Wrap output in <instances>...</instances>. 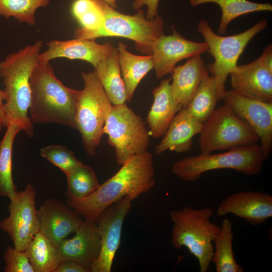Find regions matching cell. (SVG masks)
I'll use <instances>...</instances> for the list:
<instances>
[{
    "label": "cell",
    "instance_id": "obj_15",
    "mask_svg": "<svg viewBox=\"0 0 272 272\" xmlns=\"http://www.w3.org/2000/svg\"><path fill=\"white\" fill-rule=\"evenodd\" d=\"M172 34L160 36L152 45V55L156 76L158 79L171 74L179 61L208 52L206 42H197L182 37L172 26Z\"/></svg>",
    "mask_w": 272,
    "mask_h": 272
},
{
    "label": "cell",
    "instance_id": "obj_4",
    "mask_svg": "<svg viewBox=\"0 0 272 272\" xmlns=\"http://www.w3.org/2000/svg\"><path fill=\"white\" fill-rule=\"evenodd\" d=\"M103 16L102 25L94 30L77 28L74 38L94 39L102 37L116 36L134 41L138 51L148 55L152 54L153 42L163 34L164 23L158 15L153 20H148L141 9L133 15L121 13L103 0H94Z\"/></svg>",
    "mask_w": 272,
    "mask_h": 272
},
{
    "label": "cell",
    "instance_id": "obj_28",
    "mask_svg": "<svg viewBox=\"0 0 272 272\" xmlns=\"http://www.w3.org/2000/svg\"><path fill=\"white\" fill-rule=\"evenodd\" d=\"M218 101L217 80L209 74L201 82L185 108L190 115L203 123L216 109Z\"/></svg>",
    "mask_w": 272,
    "mask_h": 272
},
{
    "label": "cell",
    "instance_id": "obj_27",
    "mask_svg": "<svg viewBox=\"0 0 272 272\" xmlns=\"http://www.w3.org/2000/svg\"><path fill=\"white\" fill-rule=\"evenodd\" d=\"M24 250L35 272H54L61 262L57 246L40 231Z\"/></svg>",
    "mask_w": 272,
    "mask_h": 272
},
{
    "label": "cell",
    "instance_id": "obj_30",
    "mask_svg": "<svg viewBox=\"0 0 272 272\" xmlns=\"http://www.w3.org/2000/svg\"><path fill=\"white\" fill-rule=\"evenodd\" d=\"M65 176L67 188L65 194L67 198L78 199L86 197L100 186L93 168L82 163Z\"/></svg>",
    "mask_w": 272,
    "mask_h": 272
},
{
    "label": "cell",
    "instance_id": "obj_8",
    "mask_svg": "<svg viewBox=\"0 0 272 272\" xmlns=\"http://www.w3.org/2000/svg\"><path fill=\"white\" fill-rule=\"evenodd\" d=\"M267 26L266 19H262L249 29L240 33L224 36L217 34L207 20H200L197 31L203 37L208 45L209 52L214 58L213 63L206 66L209 74L217 80L218 100L221 101L226 91L225 84L228 76L237 65V61L248 42Z\"/></svg>",
    "mask_w": 272,
    "mask_h": 272
},
{
    "label": "cell",
    "instance_id": "obj_5",
    "mask_svg": "<svg viewBox=\"0 0 272 272\" xmlns=\"http://www.w3.org/2000/svg\"><path fill=\"white\" fill-rule=\"evenodd\" d=\"M212 208L186 207L170 211L173 223L171 243L173 247H185L198 260L200 272L209 270L214 247V238L220 225L211 221Z\"/></svg>",
    "mask_w": 272,
    "mask_h": 272
},
{
    "label": "cell",
    "instance_id": "obj_31",
    "mask_svg": "<svg viewBox=\"0 0 272 272\" xmlns=\"http://www.w3.org/2000/svg\"><path fill=\"white\" fill-rule=\"evenodd\" d=\"M50 3V0H0V16L6 19L13 17L20 23L34 26L36 11Z\"/></svg>",
    "mask_w": 272,
    "mask_h": 272
},
{
    "label": "cell",
    "instance_id": "obj_11",
    "mask_svg": "<svg viewBox=\"0 0 272 272\" xmlns=\"http://www.w3.org/2000/svg\"><path fill=\"white\" fill-rule=\"evenodd\" d=\"M36 190L30 183L18 191L15 200L10 201L9 216L0 222V228L13 241L14 247L24 250L40 230L36 208Z\"/></svg>",
    "mask_w": 272,
    "mask_h": 272
},
{
    "label": "cell",
    "instance_id": "obj_37",
    "mask_svg": "<svg viewBox=\"0 0 272 272\" xmlns=\"http://www.w3.org/2000/svg\"><path fill=\"white\" fill-rule=\"evenodd\" d=\"M7 96L4 91L0 89V131L7 126V122L4 109V103Z\"/></svg>",
    "mask_w": 272,
    "mask_h": 272
},
{
    "label": "cell",
    "instance_id": "obj_17",
    "mask_svg": "<svg viewBox=\"0 0 272 272\" xmlns=\"http://www.w3.org/2000/svg\"><path fill=\"white\" fill-rule=\"evenodd\" d=\"M40 230L57 246L78 230L82 217L57 198L48 199L37 210Z\"/></svg>",
    "mask_w": 272,
    "mask_h": 272
},
{
    "label": "cell",
    "instance_id": "obj_21",
    "mask_svg": "<svg viewBox=\"0 0 272 272\" xmlns=\"http://www.w3.org/2000/svg\"><path fill=\"white\" fill-rule=\"evenodd\" d=\"M202 123L182 108L173 117L163 138L155 148V153L161 155L167 150L178 153L189 151L192 138L199 134Z\"/></svg>",
    "mask_w": 272,
    "mask_h": 272
},
{
    "label": "cell",
    "instance_id": "obj_22",
    "mask_svg": "<svg viewBox=\"0 0 272 272\" xmlns=\"http://www.w3.org/2000/svg\"><path fill=\"white\" fill-rule=\"evenodd\" d=\"M170 79L162 80L152 92L154 102L148 114L149 134L154 138L163 137L175 115L183 108L173 98Z\"/></svg>",
    "mask_w": 272,
    "mask_h": 272
},
{
    "label": "cell",
    "instance_id": "obj_14",
    "mask_svg": "<svg viewBox=\"0 0 272 272\" xmlns=\"http://www.w3.org/2000/svg\"><path fill=\"white\" fill-rule=\"evenodd\" d=\"M222 100L257 134L267 159L272 150V102L249 98L233 90L226 91Z\"/></svg>",
    "mask_w": 272,
    "mask_h": 272
},
{
    "label": "cell",
    "instance_id": "obj_33",
    "mask_svg": "<svg viewBox=\"0 0 272 272\" xmlns=\"http://www.w3.org/2000/svg\"><path fill=\"white\" fill-rule=\"evenodd\" d=\"M40 155L66 175L82 163L67 147L50 145L40 149Z\"/></svg>",
    "mask_w": 272,
    "mask_h": 272
},
{
    "label": "cell",
    "instance_id": "obj_6",
    "mask_svg": "<svg viewBox=\"0 0 272 272\" xmlns=\"http://www.w3.org/2000/svg\"><path fill=\"white\" fill-rule=\"evenodd\" d=\"M266 160L261 145L257 144L222 153L186 156L172 165V171L178 178L191 182L197 180L205 172L217 169H232L246 175H256L261 171Z\"/></svg>",
    "mask_w": 272,
    "mask_h": 272
},
{
    "label": "cell",
    "instance_id": "obj_7",
    "mask_svg": "<svg viewBox=\"0 0 272 272\" xmlns=\"http://www.w3.org/2000/svg\"><path fill=\"white\" fill-rule=\"evenodd\" d=\"M84 88L79 91L75 115L87 154L93 157L100 144L103 128L112 104L94 72H82Z\"/></svg>",
    "mask_w": 272,
    "mask_h": 272
},
{
    "label": "cell",
    "instance_id": "obj_38",
    "mask_svg": "<svg viewBox=\"0 0 272 272\" xmlns=\"http://www.w3.org/2000/svg\"><path fill=\"white\" fill-rule=\"evenodd\" d=\"M106 4L109 5L113 9H116L117 8L116 1L117 0H103Z\"/></svg>",
    "mask_w": 272,
    "mask_h": 272
},
{
    "label": "cell",
    "instance_id": "obj_25",
    "mask_svg": "<svg viewBox=\"0 0 272 272\" xmlns=\"http://www.w3.org/2000/svg\"><path fill=\"white\" fill-rule=\"evenodd\" d=\"M22 129L17 124L7 125L6 131L0 141V196L16 199L18 191L12 176V151L15 138Z\"/></svg>",
    "mask_w": 272,
    "mask_h": 272
},
{
    "label": "cell",
    "instance_id": "obj_3",
    "mask_svg": "<svg viewBox=\"0 0 272 272\" xmlns=\"http://www.w3.org/2000/svg\"><path fill=\"white\" fill-rule=\"evenodd\" d=\"M30 119L55 123L76 129L75 115L79 90L65 86L48 62L39 61L30 80Z\"/></svg>",
    "mask_w": 272,
    "mask_h": 272
},
{
    "label": "cell",
    "instance_id": "obj_19",
    "mask_svg": "<svg viewBox=\"0 0 272 272\" xmlns=\"http://www.w3.org/2000/svg\"><path fill=\"white\" fill-rule=\"evenodd\" d=\"M48 49L39 55L41 62H48L57 58L81 59L90 63L94 68L109 55L115 47L109 42L97 43L94 39L74 38L53 40L46 43Z\"/></svg>",
    "mask_w": 272,
    "mask_h": 272
},
{
    "label": "cell",
    "instance_id": "obj_23",
    "mask_svg": "<svg viewBox=\"0 0 272 272\" xmlns=\"http://www.w3.org/2000/svg\"><path fill=\"white\" fill-rule=\"evenodd\" d=\"M121 75L130 102L134 91L142 79L154 68L152 55H138L129 52L127 45L119 42L117 47Z\"/></svg>",
    "mask_w": 272,
    "mask_h": 272
},
{
    "label": "cell",
    "instance_id": "obj_13",
    "mask_svg": "<svg viewBox=\"0 0 272 272\" xmlns=\"http://www.w3.org/2000/svg\"><path fill=\"white\" fill-rule=\"evenodd\" d=\"M232 90L249 98L272 102V45L252 62L237 65L230 73Z\"/></svg>",
    "mask_w": 272,
    "mask_h": 272
},
{
    "label": "cell",
    "instance_id": "obj_24",
    "mask_svg": "<svg viewBox=\"0 0 272 272\" xmlns=\"http://www.w3.org/2000/svg\"><path fill=\"white\" fill-rule=\"evenodd\" d=\"M94 72L112 105L126 102V90L119 65L117 47L114 48Z\"/></svg>",
    "mask_w": 272,
    "mask_h": 272
},
{
    "label": "cell",
    "instance_id": "obj_2",
    "mask_svg": "<svg viewBox=\"0 0 272 272\" xmlns=\"http://www.w3.org/2000/svg\"><path fill=\"white\" fill-rule=\"evenodd\" d=\"M43 46V41L38 40L9 54L0 62V77L7 96L4 109L7 125L18 124L29 137L34 135L32 122L28 115L31 102L30 80L40 61Z\"/></svg>",
    "mask_w": 272,
    "mask_h": 272
},
{
    "label": "cell",
    "instance_id": "obj_10",
    "mask_svg": "<svg viewBox=\"0 0 272 272\" xmlns=\"http://www.w3.org/2000/svg\"><path fill=\"white\" fill-rule=\"evenodd\" d=\"M103 133L115 149L117 163L122 165L130 157L148 151L150 134L145 122L126 103L112 105Z\"/></svg>",
    "mask_w": 272,
    "mask_h": 272
},
{
    "label": "cell",
    "instance_id": "obj_20",
    "mask_svg": "<svg viewBox=\"0 0 272 272\" xmlns=\"http://www.w3.org/2000/svg\"><path fill=\"white\" fill-rule=\"evenodd\" d=\"M171 92L173 99L186 108L202 80L209 73L201 54L187 59L172 73Z\"/></svg>",
    "mask_w": 272,
    "mask_h": 272
},
{
    "label": "cell",
    "instance_id": "obj_26",
    "mask_svg": "<svg viewBox=\"0 0 272 272\" xmlns=\"http://www.w3.org/2000/svg\"><path fill=\"white\" fill-rule=\"evenodd\" d=\"M214 239V250L212 258L217 272H243L242 266L236 261L233 250L232 223L224 219Z\"/></svg>",
    "mask_w": 272,
    "mask_h": 272
},
{
    "label": "cell",
    "instance_id": "obj_29",
    "mask_svg": "<svg viewBox=\"0 0 272 272\" xmlns=\"http://www.w3.org/2000/svg\"><path fill=\"white\" fill-rule=\"evenodd\" d=\"M190 5L195 7L205 3H215L222 11V17L218 28L220 35L227 32L228 24L236 18L250 13L259 11H271L270 3H257L248 0H189Z\"/></svg>",
    "mask_w": 272,
    "mask_h": 272
},
{
    "label": "cell",
    "instance_id": "obj_36",
    "mask_svg": "<svg viewBox=\"0 0 272 272\" xmlns=\"http://www.w3.org/2000/svg\"><path fill=\"white\" fill-rule=\"evenodd\" d=\"M90 268L72 260L61 262L54 272H90Z\"/></svg>",
    "mask_w": 272,
    "mask_h": 272
},
{
    "label": "cell",
    "instance_id": "obj_16",
    "mask_svg": "<svg viewBox=\"0 0 272 272\" xmlns=\"http://www.w3.org/2000/svg\"><path fill=\"white\" fill-rule=\"evenodd\" d=\"M216 214L218 216L232 214L257 226L272 217V196L268 193L258 191L233 193L220 203Z\"/></svg>",
    "mask_w": 272,
    "mask_h": 272
},
{
    "label": "cell",
    "instance_id": "obj_32",
    "mask_svg": "<svg viewBox=\"0 0 272 272\" xmlns=\"http://www.w3.org/2000/svg\"><path fill=\"white\" fill-rule=\"evenodd\" d=\"M72 11L83 28L94 30L102 24L103 14L94 0H75Z\"/></svg>",
    "mask_w": 272,
    "mask_h": 272
},
{
    "label": "cell",
    "instance_id": "obj_18",
    "mask_svg": "<svg viewBox=\"0 0 272 272\" xmlns=\"http://www.w3.org/2000/svg\"><path fill=\"white\" fill-rule=\"evenodd\" d=\"M57 248L61 261H74L91 269L101 248L100 236L95 222L84 219L75 235L62 240Z\"/></svg>",
    "mask_w": 272,
    "mask_h": 272
},
{
    "label": "cell",
    "instance_id": "obj_34",
    "mask_svg": "<svg viewBox=\"0 0 272 272\" xmlns=\"http://www.w3.org/2000/svg\"><path fill=\"white\" fill-rule=\"evenodd\" d=\"M6 272H35L25 250L9 246L4 254Z\"/></svg>",
    "mask_w": 272,
    "mask_h": 272
},
{
    "label": "cell",
    "instance_id": "obj_12",
    "mask_svg": "<svg viewBox=\"0 0 272 272\" xmlns=\"http://www.w3.org/2000/svg\"><path fill=\"white\" fill-rule=\"evenodd\" d=\"M132 200L125 196L105 208L95 220L101 239L99 255L92 272H110L121 242L123 224L132 208Z\"/></svg>",
    "mask_w": 272,
    "mask_h": 272
},
{
    "label": "cell",
    "instance_id": "obj_9",
    "mask_svg": "<svg viewBox=\"0 0 272 272\" xmlns=\"http://www.w3.org/2000/svg\"><path fill=\"white\" fill-rule=\"evenodd\" d=\"M199 134V149L204 154L254 145L259 142L252 128L225 103L202 123Z\"/></svg>",
    "mask_w": 272,
    "mask_h": 272
},
{
    "label": "cell",
    "instance_id": "obj_1",
    "mask_svg": "<svg viewBox=\"0 0 272 272\" xmlns=\"http://www.w3.org/2000/svg\"><path fill=\"white\" fill-rule=\"evenodd\" d=\"M153 156L148 151L128 159L120 169L90 195L66 198V204L84 219L95 221L107 207L125 196L132 200L154 186Z\"/></svg>",
    "mask_w": 272,
    "mask_h": 272
},
{
    "label": "cell",
    "instance_id": "obj_35",
    "mask_svg": "<svg viewBox=\"0 0 272 272\" xmlns=\"http://www.w3.org/2000/svg\"><path fill=\"white\" fill-rule=\"evenodd\" d=\"M159 0H134L132 7L134 10H138L144 6H146L147 10L146 18L148 20H153L157 16L158 7Z\"/></svg>",
    "mask_w": 272,
    "mask_h": 272
}]
</instances>
